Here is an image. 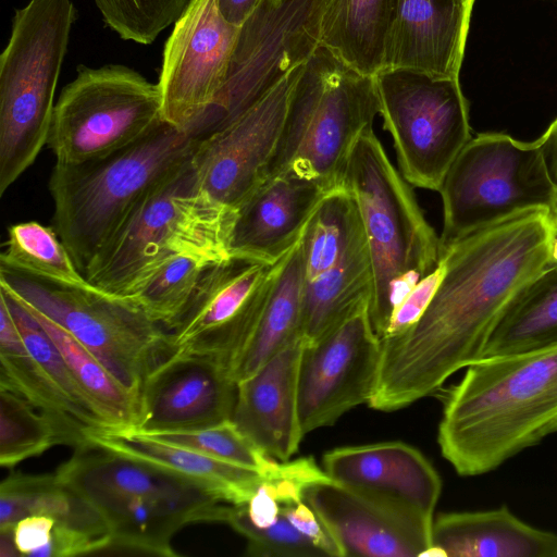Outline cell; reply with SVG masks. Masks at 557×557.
I'll return each mask as SVG.
<instances>
[{"label":"cell","mask_w":557,"mask_h":557,"mask_svg":"<svg viewBox=\"0 0 557 557\" xmlns=\"http://www.w3.org/2000/svg\"><path fill=\"white\" fill-rule=\"evenodd\" d=\"M552 180L557 186V119L539 138Z\"/></svg>","instance_id":"obj_45"},{"label":"cell","mask_w":557,"mask_h":557,"mask_svg":"<svg viewBox=\"0 0 557 557\" xmlns=\"http://www.w3.org/2000/svg\"><path fill=\"white\" fill-rule=\"evenodd\" d=\"M143 434L263 473L273 470L280 461L258 447L232 419L202 429Z\"/></svg>","instance_id":"obj_37"},{"label":"cell","mask_w":557,"mask_h":557,"mask_svg":"<svg viewBox=\"0 0 557 557\" xmlns=\"http://www.w3.org/2000/svg\"><path fill=\"white\" fill-rule=\"evenodd\" d=\"M164 122L158 84L123 64L78 65L58 98L47 141L55 163L108 156Z\"/></svg>","instance_id":"obj_11"},{"label":"cell","mask_w":557,"mask_h":557,"mask_svg":"<svg viewBox=\"0 0 557 557\" xmlns=\"http://www.w3.org/2000/svg\"><path fill=\"white\" fill-rule=\"evenodd\" d=\"M215 262L177 256L153 271L127 297L171 332L187 309L206 270Z\"/></svg>","instance_id":"obj_34"},{"label":"cell","mask_w":557,"mask_h":557,"mask_svg":"<svg viewBox=\"0 0 557 557\" xmlns=\"http://www.w3.org/2000/svg\"><path fill=\"white\" fill-rule=\"evenodd\" d=\"M304 500L343 556L422 557L432 546L434 517L381 495L333 480L309 485Z\"/></svg>","instance_id":"obj_18"},{"label":"cell","mask_w":557,"mask_h":557,"mask_svg":"<svg viewBox=\"0 0 557 557\" xmlns=\"http://www.w3.org/2000/svg\"><path fill=\"white\" fill-rule=\"evenodd\" d=\"M468 1H470V2H474V0H468Z\"/></svg>","instance_id":"obj_49"},{"label":"cell","mask_w":557,"mask_h":557,"mask_svg":"<svg viewBox=\"0 0 557 557\" xmlns=\"http://www.w3.org/2000/svg\"><path fill=\"white\" fill-rule=\"evenodd\" d=\"M557 345V263L534 277L495 327L484 357Z\"/></svg>","instance_id":"obj_30"},{"label":"cell","mask_w":557,"mask_h":557,"mask_svg":"<svg viewBox=\"0 0 557 557\" xmlns=\"http://www.w3.org/2000/svg\"><path fill=\"white\" fill-rule=\"evenodd\" d=\"M552 220H553V223L557 230V207H556V210L554 212V214L552 215Z\"/></svg>","instance_id":"obj_48"},{"label":"cell","mask_w":557,"mask_h":557,"mask_svg":"<svg viewBox=\"0 0 557 557\" xmlns=\"http://www.w3.org/2000/svg\"><path fill=\"white\" fill-rule=\"evenodd\" d=\"M304 280L299 239L283 258L257 327L232 371L236 383L252 375L276 352L301 336Z\"/></svg>","instance_id":"obj_28"},{"label":"cell","mask_w":557,"mask_h":557,"mask_svg":"<svg viewBox=\"0 0 557 557\" xmlns=\"http://www.w3.org/2000/svg\"><path fill=\"white\" fill-rule=\"evenodd\" d=\"M342 186L354 198L366 234L372 271L369 315L381 339L404 298L438 265L440 237L372 128L351 150Z\"/></svg>","instance_id":"obj_6"},{"label":"cell","mask_w":557,"mask_h":557,"mask_svg":"<svg viewBox=\"0 0 557 557\" xmlns=\"http://www.w3.org/2000/svg\"><path fill=\"white\" fill-rule=\"evenodd\" d=\"M429 557H557V532L518 518L506 505L443 512L432 525Z\"/></svg>","instance_id":"obj_24"},{"label":"cell","mask_w":557,"mask_h":557,"mask_svg":"<svg viewBox=\"0 0 557 557\" xmlns=\"http://www.w3.org/2000/svg\"><path fill=\"white\" fill-rule=\"evenodd\" d=\"M556 237L549 212L534 209L442 250L443 273L420 318L406 331L381 338L369 406L398 410L483 358L491 335L519 294L556 264Z\"/></svg>","instance_id":"obj_1"},{"label":"cell","mask_w":557,"mask_h":557,"mask_svg":"<svg viewBox=\"0 0 557 557\" xmlns=\"http://www.w3.org/2000/svg\"><path fill=\"white\" fill-rule=\"evenodd\" d=\"M58 445L52 424L26 399L0 387V465L13 468Z\"/></svg>","instance_id":"obj_36"},{"label":"cell","mask_w":557,"mask_h":557,"mask_svg":"<svg viewBox=\"0 0 557 557\" xmlns=\"http://www.w3.org/2000/svg\"><path fill=\"white\" fill-rule=\"evenodd\" d=\"M331 190L292 171L265 180L236 209L231 255L281 260L298 243L311 214Z\"/></svg>","instance_id":"obj_21"},{"label":"cell","mask_w":557,"mask_h":557,"mask_svg":"<svg viewBox=\"0 0 557 557\" xmlns=\"http://www.w3.org/2000/svg\"><path fill=\"white\" fill-rule=\"evenodd\" d=\"M120 38L150 45L181 16L189 0H94Z\"/></svg>","instance_id":"obj_38"},{"label":"cell","mask_w":557,"mask_h":557,"mask_svg":"<svg viewBox=\"0 0 557 557\" xmlns=\"http://www.w3.org/2000/svg\"><path fill=\"white\" fill-rule=\"evenodd\" d=\"M444 222L440 253L459 239L516 214L543 209L554 214L557 186L542 146L503 133L471 138L438 190Z\"/></svg>","instance_id":"obj_10"},{"label":"cell","mask_w":557,"mask_h":557,"mask_svg":"<svg viewBox=\"0 0 557 557\" xmlns=\"http://www.w3.org/2000/svg\"><path fill=\"white\" fill-rule=\"evenodd\" d=\"M240 27L218 0H189L165 41L158 86L164 122L197 137L224 86Z\"/></svg>","instance_id":"obj_15"},{"label":"cell","mask_w":557,"mask_h":557,"mask_svg":"<svg viewBox=\"0 0 557 557\" xmlns=\"http://www.w3.org/2000/svg\"><path fill=\"white\" fill-rule=\"evenodd\" d=\"M59 480L104 520L110 548L177 556L172 539L196 522H225L231 506L205 485L95 444L75 448Z\"/></svg>","instance_id":"obj_3"},{"label":"cell","mask_w":557,"mask_h":557,"mask_svg":"<svg viewBox=\"0 0 557 557\" xmlns=\"http://www.w3.org/2000/svg\"><path fill=\"white\" fill-rule=\"evenodd\" d=\"M261 1L262 0H218V7L227 23L236 27H242L256 11Z\"/></svg>","instance_id":"obj_44"},{"label":"cell","mask_w":557,"mask_h":557,"mask_svg":"<svg viewBox=\"0 0 557 557\" xmlns=\"http://www.w3.org/2000/svg\"><path fill=\"white\" fill-rule=\"evenodd\" d=\"M0 287L62 326L140 403L150 374L175 355L172 335L134 301L0 267Z\"/></svg>","instance_id":"obj_9"},{"label":"cell","mask_w":557,"mask_h":557,"mask_svg":"<svg viewBox=\"0 0 557 557\" xmlns=\"http://www.w3.org/2000/svg\"><path fill=\"white\" fill-rule=\"evenodd\" d=\"M35 515L50 516L91 532L110 533L101 516L55 473H12L0 484V531L12 530L21 519Z\"/></svg>","instance_id":"obj_29"},{"label":"cell","mask_w":557,"mask_h":557,"mask_svg":"<svg viewBox=\"0 0 557 557\" xmlns=\"http://www.w3.org/2000/svg\"><path fill=\"white\" fill-rule=\"evenodd\" d=\"M77 18L72 0H30L16 9L0 55V195L47 145L54 94Z\"/></svg>","instance_id":"obj_7"},{"label":"cell","mask_w":557,"mask_h":557,"mask_svg":"<svg viewBox=\"0 0 557 557\" xmlns=\"http://www.w3.org/2000/svg\"><path fill=\"white\" fill-rule=\"evenodd\" d=\"M235 214L200 186L190 158L136 205L84 275L98 289L127 298L174 257L221 261L231 256Z\"/></svg>","instance_id":"obj_5"},{"label":"cell","mask_w":557,"mask_h":557,"mask_svg":"<svg viewBox=\"0 0 557 557\" xmlns=\"http://www.w3.org/2000/svg\"><path fill=\"white\" fill-rule=\"evenodd\" d=\"M283 258L267 262L231 255L211 264L170 332L175 355L213 359L232 376L257 327Z\"/></svg>","instance_id":"obj_14"},{"label":"cell","mask_w":557,"mask_h":557,"mask_svg":"<svg viewBox=\"0 0 557 557\" xmlns=\"http://www.w3.org/2000/svg\"><path fill=\"white\" fill-rule=\"evenodd\" d=\"M557 434V345L483 357L443 396L437 442L462 476L492 472Z\"/></svg>","instance_id":"obj_2"},{"label":"cell","mask_w":557,"mask_h":557,"mask_svg":"<svg viewBox=\"0 0 557 557\" xmlns=\"http://www.w3.org/2000/svg\"><path fill=\"white\" fill-rule=\"evenodd\" d=\"M55 519L35 515L21 519L13 528V537L20 556L37 557L50 542Z\"/></svg>","instance_id":"obj_43"},{"label":"cell","mask_w":557,"mask_h":557,"mask_svg":"<svg viewBox=\"0 0 557 557\" xmlns=\"http://www.w3.org/2000/svg\"><path fill=\"white\" fill-rule=\"evenodd\" d=\"M372 271L363 226L342 257L312 278L304 280L300 335L314 342L369 302Z\"/></svg>","instance_id":"obj_26"},{"label":"cell","mask_w":557,"mask_h":557,"mask_svg":"<svg viewBox=\"0 0 557 557\" xmlns=\"http://www.w3.org/2000/svg\"><path fill=\"white\" fill-rule=\"evenodd\" d=\"M89 443L199 482L225 504H246L267 473L153 440L129 428L94 434Z\"/></svg>","instance_id":"obj_25"},{"label":"cell","mask_w":557,"mask_h":557,"mask_svg":"<svg viewBox=\"0 0 557 557\" xmlns=\"http://www.w3.org/2000/svg\"><path fill=\"white\" fill-rule=\"evenodd\" d=\"M196 141L194 133L163 122L108 156L54 164L53 228L83 274L136 205L190 160Z\"/></svg>","instance_id":"obj_4"},{"label":"cell","mask_w":557,"mask_h":557,"mask_svg":"<svg viewBox=\"0 0 557 557\" xmlns=\"http://www.w3.org/2000/svg\"><path fill=\"white\" fill-rule=\"evenodd\" d=\"M322 468L335 482L374 493L433 517L442 480L417 448L401 442L338 447L322 457Z\"/></svg>","instance_id":"obj_23"},{"label":"cell","mask_w":557,"mask_h":557,"mask_svg":"<svg viewBox=\"0 0 557 557\" xmlns=\"http://www.w3.org/2000/svg\"><path fill=\"white\" fill-rule=\"evenodd\" d=\"M472 5L468 0H398L382 70L459 78Z\"/></svg>","instance_id":"obj_22"},{"label":"cell","mask_w":557,"mask_h":557,"mask_svg":"<svg viewBox=\"0 0 557 557\" xmlns=\"http://www.w3.org/2000/svg\"><path fill=\"white\" fill-rule=\"evenodd\" d=\"M247 540V554L258 557H322L326 556L280 511L276 521L267 528L252 524L242 506H231L226 521Z\"/></svg>","instance_id":"obj_39"},{"label":"cell","mask_w":557,"mask_h":557,"mask_svg":"<svg viewBox=\"0 0 557 557\" xmlns=\"http://www.w3.org/2000/svg\"><path fill=\"white\" fill-rule=\"evenodd\" d=\"M0 267L65 285L90 284L53 226L37 221L16 223L8 228Z\"/></svg>","instance_id":"obj_33"},{"label":"cell","mask_w":557,"mask_h":557,"mask_svg":"<svg viewBox=\"0 0 557 557\" xmlns=\"http://www.w3.org/2000/svg\"><path fill=\"white\" fill-rule=\"evenodd\" d=\"M398 0H325L320 47L368 76L383 69Z\"/></svg>","instance_id":"obj_27"},{"label":"cell","mask_w":557,"mask_h":557,"mask_svg":"<svg viewBox=\"0 0 557 557\" xmlns=\"http://www.w3.org/2000/svg\"><path fill=\"white\" fill-rule=\"evenodd\" d=\"M109 533L91 532L66 522L55 521L50 542L37 557H75L110 548Z\"/></svg>","instance_id":"obj_40"},{"label":"cell","mask_w":557,"mask_h":557,"mask_svg":"<svg viewBox=\"0 0 557 557\" xmlns=\"http://www.w3.org/2000/svg\"><path fill=\"white\" fill-rule=\"evenodd\" d=\"M0 297L8 305L29 355L66 400L96 430L97 434L107 430H114L81 387L48 333L27 308L2 287H0Z\"/></svg>","instance_id":"obj_35"},{"label":"cell","mask_w":557,"mask_h":557,"mask_svg":"<svg viewBox=\"0 0 557 557\" xmlns=\"http://www.w3.org/2000/svg\"><path fill=\"white\" fill-rule=\"evenodd\" d=\"M442 273L443 267L440 262L432 273L412 288L393 313L387 331L382 338L406 331L420 318L435 292Z\"/></svg>","instance_id":"obj_41"},{"label":"cell","mask_w":557,"mask_h":557,"mask_svg":"<svg viewBox=\"0 0 557 557\" xmlns=\"http://www.w3.org/2000/svg\"><path fill=\"white\" fill-rule=\"evenodd\" d=\"M281 511L295 528L310 539L326 556L343 557L336 541L305 500L284 506Z\"/></svg>","instance_id":"obj_42"},{"label":"cell","mask_w":557,"mask_h":557,"mask_svg":"<svg viewBox=\"0 0 557 557\" xmlns=\"http://www.w3.org/2000/svg\"><path fill=\"white\" fill-rule=\"evenodd\" d=\"M381 339L369 302L305 345L298 381L304 434L332 425L351 408L369 403L379 371Z\"/></svg>","instance_id":"obj_16"},{"label":"cell","mask_w":557,"mask_h":557,"mask_svg":"<svg viewBox=\"0 0 557 557\" xmlns=\"http://www.w3.org/2000/svg\"><path fill=\"white\" fill-rule=\"evenodd\" d=\"M380 114L394 143L399 172L412 186L438 191L471 137L459 78L407 69L375 76Z\"/></svg>","instance_id":"obj_12"},{"label":"cell","mask_w":557,"mask_h":557,"mask_svg":"<svg viewBox=\"0 0 557 557\" xmlns=\"http://www.w3.org/2000/svg\"><path fill=\"white\" fill-rule=\"evenodd\" d=\"M325 0H262L239 29L227 76L199 136L232 123L320 48Z\"/></svg>","instance_id":"obj_13"},{"label":"cell","mask_w":557,"mask_h":557,"mask_svg":"<svg viewBox=\"0 0 557 557\" xmlns=\"http://www.w3.org/2000/svg\"><path fill=\"white\" fill-rule=\"evenodd\" d=\"M553 255H554L555 262L557 263V237L554 242Z\"/></svg>","instance_id":"obj_47"},{"label":"cell","mask_w":557,"mask_h":557,"mask_svg":"<svg viewBox=\"0 0 557 557\" xmlns=\"http://www.w3.org/2000/svg\"><path fill=\"white\" fill-rule=\"evenodd\" d=\"M0 387L16 393L38 410L52 424L58 445L83 447L97 434L33 359L26 346L0 349Z\"/></svg>","instance_id":"obj_31"},{"label":"cell","mask_w":557,"mask_h":557,"mask_svg":"<svg viewBox=\"0 0 557 557\" xmlns=\"http://www.w3.org/2000/svg\"><path fill=\"white\" fill-rule=\"evenodd\" d=\"M379 113L375 77L320 47L293 89L268 178L292 171L329 189L342 186L351 150Z\"/></svg>","instance_id":"obj_8"},{"label":"cell","mask_w":557,"mask_h":557,"mask_svg":"<svg viewBox=\"0 0 557 557\" xmlns=\"http://www.w3.org/2000/svg\"><path fill=\"white\" fill-rule=\"evenodd\" d=\"M20 553L15 546L12 530L0 531V557H16Z\"/></svg>","instance_id":"obj_46"},{"label":"cell","mask_w":557,"mask_h":557,"mask_svg":"<svg viewBox=\"0 0 557 557\" xmlns=\"http://www.w3.org/2000/svg\"><path fill=\"white\" fill-rule=\"evenodd\" d=\"M22 304L48 333L74 377L109 424L114 430L135 428L139 416V406L135 398L69 332L42 313Z\"/></svg>","instance_id":"obj_32"},{"label":"cell","mask_w":557,"mask_h":557,"mask_svg":"<svg viewBox=\"0 0 557 557\" xmlns=\"http://www.w3.org/2000/svg\"><path fill=\"white\" fill-rule=\"evenodd\" d=\"M237 383L213 359L174 355L146 380L135 428L141 433L202 429L232 419Z\"/></svg>","instance_id":"obj_19"},{"label":"cell","mask_w":557,"mask_h":557,"mask_svg":"<svg viewBox=\"0 0 557 557\" xmlns=\"http://www.w3.org/2000/svg\"><path fill=\"white\" fill-rule=\"evenodd\" d=\"M304 65L238 119L197 137L191 164L200 186L216 201L236 210L268 178Z\"/></svg>","instance_id":"obj_17"},{"label":"cell","mask_w":557,"mask_h":557,"mask_svg":"<svg viewBox=\"0 0 557 557\" xmlns=\"http://www.w3.org/2000/svg\"><path fill=\"white\" fill-rule=\"evenodd\" d=\"M307 342L298 336L257 372L237 383L232 421L258 447L289 460L305 435L298 409L300 361Z\"/></svg>","instance_id":"obj_20"}]
</instances>
